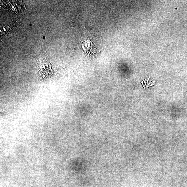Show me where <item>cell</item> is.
<instances>
[{"mask_svg": "<svg viewBox=\"0 0 187 187\" xmlns=\"http://www.w3.org/2000/svg\"><path fill=\"white\" fill-rule=\"evenodd\" d=\"M43 39H45V37H43Z\"/></svg>", "mask_w": 187, "mask_h": 187, "instance_id": "6da1fadb", "label": "cell"}]
</instances>
